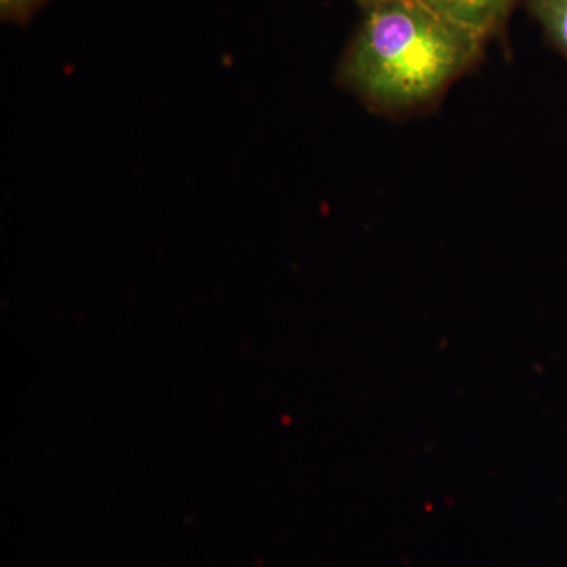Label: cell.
<instances>
[{"label":"cell","mask_w":567,"mask_h":567,"mask_svg":"<svg viewBox=\"0 0 567 567\" xmlns=\"http://www.w3.org/2000/svg\"><path fill=\"white\" fill-rule=\"evenodd\" d=\"M483 43L417 0H377L364 7L339 82L375 110H416L464 74Z\"/></svg>","instance_id":"1"},{"label":"cell","mask_w":567,"mask_h":567,"mask_svg":"<svg viewBox=\"0 0 567 567\" xmlns=\"http://www.w3.org/2000/svg\"><path fill=\"white\" fill-rule=\"evenodd\" d=\"M458 28L486 40L505 24L517 0H417Z\"/></svg>","instance_id":"2"},{"label":"cell","mask_w":567,"mask_h":567,"mask_svg":"<svg viewBox=\"0 0 567 567\" xmlns=\"http://www.w3.org/2000/svg\"><path fill=\"white\" fill-rule=\"evenodd\" d=\"M548 39L567 55V0H525Z\"/></svg>","instance_id":"3"},{"label":"cell","mask_w":567,"mask_h":567,"mask_svg":"<svg viewBox=\"0 0 567 567\" xmlns=\"http://www.w3.org/2000/svg\"><path fill=\"white\" fill-rule=\"evenodd\" d=\"M44 2L47 0H0V13L3 21L22 22L29 20Z\"/></svg>","instance_id":"4"},{"label":"cell","mask_w":567,"mask_h":567,"mask_svg":"<svg viewBox=\"0 0 567 567\" xmlns=\"http://www.w3.org/2000/svg\"><path fill=\"white\" fill-rule=\"evenodd\" d=\"M357 2L364 9V7L371 6V3L377 2V0H357Z\"/></svg>","instance_id":"5"}]
</instances>
